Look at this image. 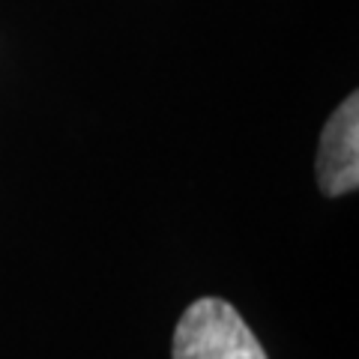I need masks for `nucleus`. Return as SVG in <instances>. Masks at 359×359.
<instances>
[{"instance_id":"1","label":"nucleus","mask_w":359,"mask_h":359,"mask_svg":"<svg viewBox=\"0 0 359 359\" xmlns=\"http://www.w3.org/2000/svg\"><path fill=\"white\" fill-rule=\"evenodd\" d=\"M171 359H269L243 314L219 297H201L177 320Z\"/></svg>"},{"instance_id":"2","label":"nucleus","mask_w":359,"mask_h":359,"mask_svg":"<svg viewBox=\"0 0 359 359\" xmlns=\"http://www.w3.org/2000/svg\"><path fill=\"white\" fill-rule=\"evenodd\" d=\"M318 186L327 198H341L359 186V96L351 93L320 132Z\"/></svg>"}]
</instances>
